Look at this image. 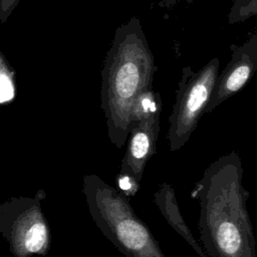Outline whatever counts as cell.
I'll return each mask as SVG.
<instances>
[{
    "label": "cell",
    "mask_w": 257,
    "mask_h": 257,
    "mask_svg": "<svg viewBox=\"0 0 257 257\" xmlns=\"http://www.w3.org/2000/svg\"><path fill=\"white\" fill-rule=\"evenodd\" d=\"M242 181V161L232 151L210 164L191 192L199 202L198 229L208 257H257Z\"/></svg>",
    "instance_id": "obj_1"
},
{
    "label": "cell",
    "mask_w": 257,
    "mask_h": 257,
    "mask_svg": "<svg viewBox=\"0 0 257 257\" xmlns=\"http://www.w3.org/2000/svg\"><path fill=\"white\" fill-rule=\"evenodd\" d=\"M156 69L141 21L132 16L116 28L101 70L100 106L108 139L117 149L126 144L134 104L153 87Z\"/></svg>",
    "instance_id": "obj_2"
},
{
    "label": "cell",
    "mask_w": 257,
    "mask_h": 257,
    "mask_svg": "<svg viewBox=\"0 0 257 257\" xmlns=\"http://www.w3.org/2000/svg\"><path fill=\"white\" fill-rule=\"evenodd\" d=\"M82 194L95 225L124 257H166L118 189L88 174L83 177Z\"/></svg>",
    "instance_id": "obj_3"
},
{
    "label": "cell",
    "mask_w": 257,
    "mask_h": 257,
    "mask_svg": "<svg viewBox=\"0 0 257 257\" xmlns=\"http://www.w3.org/2000/svg\"><path fill=\"white\" fill-rule=\"evenodd\" d=\"M45 197L41 189L32 197H11L0 204V234L14 257L48 253L51 232L41 208Z\"/></svg>",
    "instance_id": "obj_4"
},
{
    "label": "cell",
    "mask_w": 257,
    "mask_h": 257,
    "mask_svg": "<svg viewBox=\"0 0 257 257\" xmlns=\"http://www.w3.org/2000/svg\"><path fill=\"white\" fill-rule=\"evenodd\" d=\"M219 66V58L214 57L198 71L190 65L183 67L169 116L167 139L170 152L182 149L195 132L214 90Z\"/></svg>",
    "instance_id": "obj_5"
},
{
    "label": "cell",
    "mask_w": 257,
    "mask_h": 257,
    "mask_svg": "<svg viewBox=\"0 0 257 257\" xmlns=\"http://www.w3.org/2000/svg\"><path fill=\"white\" fill-rule=\"evenodd\" d=\"M162 102L132 115L126 148L120 163V175L128 176L141 184L149 160L156 154L160 133Z\"/></svg>",
    "instance_id": "obj_6"
},
{
    "label": "cell",
    "mask_w": 257,
    "mask_h": 257,
    "mask_svg": "<svg viewBox=\"0 0 257 257\" xmlns=\"http://www.w3.org/2000/svg\"><path fill=\"white\" fill-rule=\"evenodd\" d=\"M231 58L219 73L205 113L213 111L222 102L240 91L257 71V30L242 44H232Z\"/></svg>",
    "instance_id": "obj_7"
},
{
    "label": "cell",
    "mask_w": 257,
    "mask_h": 257,
    "mask_svg": "<svg viewBox=\"0 0 257 257\" xmlns=\"http://www.w3.org/2000/svg\"><path fill=\"white\" fill-rule=\"evenodd\" d=\"M154 202L168 224L191 246L199 257H208L202 245L196 240L180 211L172 185L163 183L154 194Z\"/></svg>",
    "instance_id": "obj_8"
},
{
    "label": "cell",
    "mask_w": 257,
    "mask_h": 257,
    "mask_svg": "<svg viewBox=\"0 0 257 257\" xmlns=\"http://www.w3.org/2000/svg\"><path fill=\"white\" fill-rule=\"evenodd\" d=\"M257 16V0H234L228 13V23L236 24Z\"/></svg>",
    "instance_id": "obj_9"
},
{
    "label": "cell",
    "mask_w": 257,
    "mask_h": 257,
    "mask_svg": "<svg viewBox=\"0 0 257 257\" xmlns=\"http://www.w3.org/2000/svg\"><path fill=\"white\" fill-rule=\"evenodd\" d=\"M116 181L118 185V190L126 197L134 196L140 189V183H138L135 179L128 176L118 174Z\"/></svg>",
    "instance_id": "obj_10"
},
{
    "label": "cell",
    "mask_w": 257,
    "mask_h": 257,
    "mask_svg": "<svg viewBox=\"0 0 257 257\" xmlns=\"http://www.w3.org/2000/svg\"><path fill=\"white\" fill-rule=\"evenodd\" d=\"M19 0H0V21L4 23L18 5Z\"/></svg>",
    "instance_id": "obj_11"
},
{
    "label": "cell",
    "mask_w": 257,
    "mask_h": 257,
    "mask_svg": "<svg viewBox=\"0 0 257 257\" xmlns=\"http://www.w3.org/2000/svg\"><path fill=\"white\" fill-rule=\"evenodd\" d=\"M158 1H159V5L162 8H165V9H168V10L174 9L177 5H179L183 1L191 2V0H158Z\"/></svg>",
    "instance_id": "obj_12"
}]
</instances>
